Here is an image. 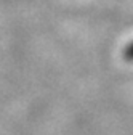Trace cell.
<instances>
[{"instance_id": "obj_1", "label": "cell", "mask_w": 133, "mask_h": 135, "mask_svg": "<svg viewBox=\"0 0 133 135\" xmlns=\"http://www.w3.org/2000/svg\"><path fill=\"white\" fill-rule=\"evenodd\" d=\"M124 56H125V60L133 61V42H130V44L125 47V50H124Z\"/></svg>"}]
</instances>
